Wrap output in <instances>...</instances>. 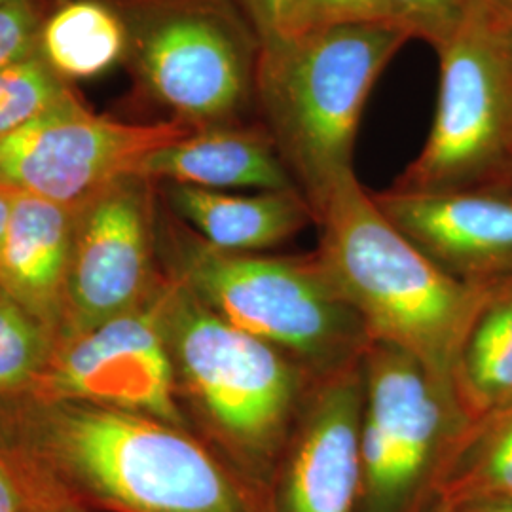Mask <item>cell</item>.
<instances>
[{
  "instance_id": "1",
  "label": "cell",
  "mask_w": 512,
  "mask_h": 512,
  "mask_svg": "<svg viewBox=\"0 0 512 512\" xmlns=\"http://www.w3.org/2000/svg\"><path fill=\"white\" fill-rule=\"evenodd\" d=\"M0 452L31 507L109 512H275L270 488L196 431L112 406L0 399Z\"/></svg>"
},
{
  "instance_id": "2",
  "label": "cell",
  "mask_w": 512,
  "mask_h": 512,
  "mask_svg": "<svg viewBox=\"0 0 512 512\" xmlns=\"http://www.w3.org/2000/svg\"><path fill=\"white\" fill-rule=\"evenodd\" d=\"M315 226V255L370 338L418 359L458 397L459 351L499 283L475 285L444 272L385 217L355 173L334 188Z\"/></svg>"
},
{
  "instance_id": "3",
  "label": "cell",
  "mask_w": 512,
  "mask_h": 512,
  "mask_svg": "<svg viewBox=\"0 0 512 512\" xmlns=\"http://www.w3.org/2000/svg\"><path fill=\"white\" fill-rule=\"evenodd\" d=\"M162 325L188 427L270 488L317 378L224 321L171 277L162 293Z\"/></svg>"
},
{
  "instance_id": "4",
  "label": "cell",
  "mask_w": 512,
  "mask_h": 512,
  "mask_svg": "<svg viewBox=\"0 0 512 512\" xmlns=\"http://www.w3.org/2000/svg\"><path fill=\"white\" fill-rule=\"evenodd\" d=\"M156 234L167 277L236 329L291 357L313 378L363 361L372 338L315 251H222L177 219L162 198Z\"/></svg>"
},
{
  "instance_id": "5",
  "label": "cell",
  "mask_w": 512,
  "mask_h": 512,
  "mask_svg": "<svg viewBox=\"0 0 512 512\" xmlns=\"http://www.w3.org/2000/svg\"><path fill=\"white\" fill-rule=\"evenodd\" d=\"M408 40L401 27L382 21L308 31L262 52L256 120L268 129L315 217L355 173V139L368 95Z\"/></svg>"
},
{
  "instance_id": "6",
  "label": "cell",
  "mask_w": 512,
  "mask_h": 512,
  "mask_svg": "<svg viewBox=\"0 0 512 512\" xmlns=\"http://www.w3.org/2000/svg\"><path fill=\"white\" fill-rule=\"evenodd\" d=\"M126 37L131 99L194 129L256 120L262 40L238 0H103Z\"/></svg>"
},
{
  "instance_id": "7",
  "label": "cell",
  "mask_w": 512,
  "mask_h": 512,
  "mask_svg": "<svg viewBox=\"0 0 512 512\" xmlns=\"http://www.w3.org/2000/svg\"><path fill=\"white\" fill-rule=\"evenodd\" d=\"M439 97L420 154L389 188L444 192L505 188L512 177L509 21L475 0L437 50Z\"/></svg>"
},
{
  "instance_id": "8",
  "label": "cell",
  "mask_w": 512,
  "mask_h": 512,
  "mask_svg": "<svg viewBox=\"0 0 512 512\" xmlns=\"http://www.w3.org/2000/svg\"><path fill=\"white\" fill-rule=\"evenodd\" d=\"M363 380L357 512H429L471 418L418 359L391 344L370 342Z\"/></svg>"
},
{
  "instance_id": "9",
  "label": "cell",
  "mask_w": 512,
  "mask_h": 512,
  "mask_svg": "<svg viewBox=\"0 0 512 512\" xmlns=\"http://www.w3.org/2000/svg\"><path fill=\"white\" fill-rule=\"evenodd\" d=\"M194 128L175 120L126 122L93 112L82 95L0 139V190L78 207L137 175L148 154Z\"/></svg>"
},
{
  "instance_id": "10",
  "label": "cell",
  "mask_w": 512,
  "mask_h": 512,
  "mask_svg": "<svg viewBox=\"0 0 512 512\" xmlns=\"http://www.w3.org/2000/svg\"><path fill=\"white\" fill-rule=\"evenodd\" d=\"M158 184L126 175L76 207L73 253L57 344L141 308L164 285Z\"/></svg>"
},
{
  "instance_id": "11",
  "label": "cell",
  "mask_w": 512,
  "mask_h": 512,
  "mask_svg": "<svg viewBox=\"0 0 512 512\" xmlns=\"http://www.w3.org/2000/svg\"><path fill=\"white\" fill-rule=\"evenodd\" d=\"M164 285L141 308L57 344L46 370L23 395L122 408L190 429L165 342Z\"/></svg>"
},
{
  "instance_id": "12",
  "label": "cell",
  "mask_w": 512,
  "mask_h": 512,
  "mask_svg": "<svg viewBox=\"0 0 512 512\" xmlns=\"http://www.w3.org/2000/svg\"><path fill=\"white\" fill-rule=\"evenodd\" d=\"M363 361L311 384L270 486L275 512H357Z\"/></svg>"
},
{
  "instance_id": "13",
  "label": "cell",
  "mask_w": 512,
  "mask_h": 512,
  "mask_svg": "<svg viewBox=\"0 0 512 512\" xmlns=\"http://www.w3.org/2000/svg\"><path fill=\"white\" fill-rule=\"evenodd\" d=\"M372 192L380 211L444 272L475 285L512 279V190Z\"/></svg>"
},
{
  "instance_id": "14",
  "label": "cell",
  "mask_w": 512,
  "mask_h": 512,
  "mask_svg": "<svg viewBox=\"0 0 512 512\" xmlns=\"http://www.w3.org/2000/svg\"><path fill=\"white\" fill-rule=\"evenodd\" d=\"M137 175L156 184H186L207 190H298L274 139L258 120L194 129L154 150Z\"/></svg>"
},
{
  "instance_id": "15",
  "label": "cell",
  "mask_w": 512,
  "mask_h": 512,
  "mask_svg": "<svg viewBox=\"0 0 512 512\" xmlns=\"http://www.w3.org/2000/svg\"><path fill=\"white\" fill-rule=\"evenodd\" d=\"M76 207L14 194L0 247V289L57 336L73 253Z\"/></svg>"
},
{
  "instance_id": "16",
  "label": "cell",
  "mask_w": 512,
  "mask_h": 512,
  "mask_svg": "<svg viewBox=\"0 0 512 512\" xmlns=\"http://www.w3.org/2000/svg\"><path fill=\"white\" fill-rule=\"evenodd\" d=\"M167 209L209 245L234 253H266L315 226L300 190L234 194L186 184H158Z\"/></svg>"
},
{
  "instance_id": "17",
  "label": "cell",
  "mask_w": 512,
  "mask_h": 512,
  "mask_svg": "<svg viewBox=\"0 0 512 512\" xmlns=\"http://www.w3.org/2000/svg\"><path fill=\"white\" fill-rule=\"evenodd\" d=\"M38 54L61 80L76 86L120 67L126 37L103 0H63L44 23Z\"/></svg>"
},
{
  "instance_id": "18",
  "label": "cell",
  "mask_w": 512,
  "mask_h": 512,
  "mask_svg": "<svg viewBox=\"0 0 512 512\" xmlns=\"http://www.w3.org/2000/svg\"><path fill=\"white\" fill-rule=\"evenodd\" d=\"M456 391L471 421L512 403V279L478 311L459 351Z\"/></svg>"
},
{
  "instance_id": "19",
  "label": "cell",
  "mask_w": 512,
  "mask_h": 512,
  "mask_svg": "<svg viewBox=\"0 0 512 512\" xmlns=\"http://www.w3.org/2000/svg\"><path fill=\"white\" fill-rule=\"evenodd\" d=\"M439 495L454 505L512 499V403L471 421L446 465Z\"/></svg>"
},
{
  "instance_id": "20",
  "label": "cell",
  "mask_w": 512,
  "mask_h": 512,
  "mask_svg": "<svg viewBox=\"0 0 512 512\" xmlns=\"http://www.w3.org/2000/svg\"><path fill=\"white\" fill-rule=\"evenodd\" d=\"M54 349L52 332L0 289V399L27 393Z\"/></svg>"
},
{
  "instance_id": "21",
  "label": "cell",
  "mask_w": 512,
  "mask_h": 512,
  "mask_svg": "<svg viewBox=\"0 0 512 512\" xmlns=\"http://www.w3.org/2000/svg\"><path fill=\"white\" fill-rule=\"evenodd\" d=\"M76 95V86L61 80L40 54L0 67V139Z\"/></svg>"
},
{
  "instance_id": "22",
  "label": "cell",
  "mask_w": 512,
  "mask_h": 512,
  "mask_svg": "<svg viewBox=\"0 0 512 512\" xmlns=\"http://www.w3.org/2000/svg\"><path fill=\"white\" fill-rule=\"evenodd\" d=\"M391 23L435 52L467 19L475 0H385Z\"/></svg>"
},
{
  "instance_id": "23",
  "label": "cell",
  "mask_w": 512,
  "mask_h": 512,
  "mask_svg": "<svg viewBox=\"0 0 512 512\" xmlns=\"http://www.w3.org/2000/svg\"><path fill=\"white\" fill-rule=\"evenodd\" d=\"M63 0L0 2V67L38 54L46 19Z\"/></svg>"
},
{
  "instance_id": "24",
  "label": "cell",
  "mask_w": 512,
  "mask_h": 512,
  "mask_svg": "<svg viewBox=\"0 0 512 512\" xmlns=\"http://www.w3.org/2000/svg\"><path fill=\"white\" fill-rule=\"evenodd\" d=\"M382 21L391 23L385 0H300L294 37L327 27Z\"/></svg>"
},
{
  "instance_id": "25",
  "label": "cell",
  "mask_w": 512,
  "mask_h": 512,
  "mask_svg": "<svg viewBox=\"0 0 512 512\" xmlns=\"http://www.w3.org/2000/svg\"><path fill=\"white\" fill-rule=\"evenodd\" d=\"M253 21L264 50L294 37L300 0H238Z\"/></svg>"
},
{
  "instance_id": "26",
  "label": "cell",
  "mask_w": 512,
  "mask_h": 512,
  "mask_svg": "<svg viewBox=\"0 0 512 512\" xmlns=\"http://www.w3.org/2000/svg\"><path fill=\"white\" fill-rule=\"evenodd\" d=\"M0 512H31L29 495L25 492L18 473L0 452Z\"/></svg>"
},
{
  "instance_id": "27",
  "label": "cell",
  "mask_w": 512,
  "mask_h": 512,
  "mask_svg": "<svg viewBox=\"0 0 512 512\" xmlns=\"http://www.w3.org/2000/svg\"><path fill=\"white\" fill-rule=\"evenodd\" d=\"M452 512H512V499H473L454 505Z\"/></svg>"
},
{
  "instance_id": "28",
  "label": "cell",
  "mask_w": 512,
  "mask_h": 512,
  "mask_svg": "<svg viewBox=\"0 0 512 512\" xmlns=\"http://www.w3.org/2000/svg\"><path fill=\"white\" fill-rule=\"evenodd\" d=\"M12 207H14V194L6 192V190H0V247H2V241L6 236L8 224H10Z\"/></svg>"
},
{
  "instance_id": "29",
  "label": "cell",
  "mask_w": 512,
  "mask_h": 512,
  "mask_svg": "<svg viewBox=\"0 0 512 512\" xmlns=\"http://www.w3.org/2000/svg\"><path fill=\"white\" fill-rule=\"evenodd\" d=\"M486 8H490L497 16L511 21L512 19V0H478Z\"/></svg>"
},
{
  "instance_id": "30",
  "label": "cell",
  "mask_w": 512,
  "mask_h": 512,
  "mask_svg": "<svg viewBox=\"0 0 512 512\" xmlns=\"http://www.w3.org/2000/svg\"><path fill=\"white\" fill-rule=\"evenodd\" d=\"M31 512H86L73 505H46V507H31Z\"/></svg>"
},
{
  "instance_id": "31",
  "label": "cell",
  "mask_w": 512,
  "mask_h": 512,
  "mask_svg": "<svg viewBox=\"0 0 512 512\" xmlns=\"http://www.w3.org/2000/svg\"><path fill=\"white\" fill-rule=\"evenodd\" d=\"M454 511V503L450 501V499H446V497H442L439 495L437 497V501L433 503V507L429 509V512H452Z\"/></svg>"
},
{
  "instance_id": "32",
  "label": "cell",
  "mask_w": 512,
  "mask_h": 512,
  "mask_svg": "<svg viewBox=\"0 0 512 512\" xmlns=\"http://www.w3.org/2000/svg\"><path fill=\"white\" fill-rule=\"evenodd\" d=\"M509 40H511V50H512V19L509 21Z\"/></svg>"
},
{
  "instance_id": "33",
  "label": "cell",
  "mask_w": 512,
  "mask_h": 512,
  "mask_svg": "<svg viewBox=\"0 0 512 512\" xmlns=\"http://www.w3.org/2000/svg\"><path fill=\"white\" fill-rule=\"evenodd\" d=\"M505 188H507V190H512V177H511V181H509V183H507V186H505Z\"/></svg>"
},
{
  "instance_id": "34",
  "label": "cell",
  "mask_w": 512,
  "mask_h": 512,
  "mask_svg": "<svg viewBox=\"0 0 512 512\" xmlns=\"http://www.w3.org/2000/svg\"><path fill=\"white\" fill-rule=\"evenodd\" d=\"M0 2H2V0H0Z\"/></svg>"
}]
</instances>
